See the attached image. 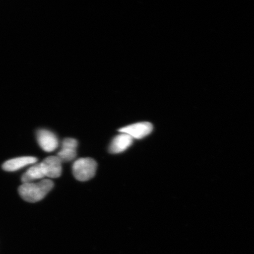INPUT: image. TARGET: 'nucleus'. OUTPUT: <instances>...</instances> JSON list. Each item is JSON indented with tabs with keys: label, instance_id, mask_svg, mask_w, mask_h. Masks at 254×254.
<instances>
[{
	"label": "nucleus",
	"instance_id": "1",
	"mask_svg": "<svg viewBox=\"0 0 254 254\" xmlns=\"http://www.w3.org/2000/svg\"><path fill=\"white\" fill-rule=\"evenodd\" d=\"M54 187L52 180L45 179L37 183H24L19 187L18 192L24 201L36 202L42 200Z\"/></svg>",
	"mask_w": 254,
	"mask_h": 254
},
{
	"label": "nucleus",
	"instance_id": "2",
	"mask_svg": "<svg viewBox=\"0 0 254 254\" xmlns=\"http://www.w3.org/2000/svg\"><path fill=\"white\" fill-rule=\"evenodd\" d=\"M97 164L91 158H79L72 166V172L76 179L79 182H87L95 176Z\"/></svg>",
	"mask_w": 254,
	"mask_h": 254
},
{
	"label": "nucleus",
	"instance_id": "3",
	"mask_svg": "<svg viewBox=\"0 0 254 254\" xmlns=\"http://www.w3.org/2000/svg\"><path fill=\"white\" fill-rule=\"evenodd\" d=\"M153 126L149 122H141L123 127L119 131L131 136L134 139H141L151 133Z\"/></svg>",
	"mask_w": 254,
	"mask_h": 254
},
{
	"label": "nucleus",
	"instance_id": "4",
	"mask_svg": "<svg viewBox=\"0 0 254 254\" xmlns=\"http://www.w3.org/2000/svg\"><path fill=\"white\" fill-rule=\"evenodd\" d=\"M38 142L44 151L52 152L59 146V139L52 131L47 129H41L37 132Z\"/></svg>",
	"mask_w": 254,
	"mask_h": 254
},
{
	"label": "nucleus",
	"instance_id": "5",
	"mask_svg": "<svg viewBox=\"0 0 254 254\" xmlns=\"http://www.w3.org/2000/svg\"><path fill=\"white\" fill-rule=\"evenodd\" d=\"M62 162L56 156H50L44 159L41 163L45 177L56 179L61 176Z\"/></svg>",
	"mask_w": 254,
	"mask_h": 254
},
{
	"label": "nucleus",
	"instance_id": "6",
	"mask_svg": "<svg viewBox=\"0 0 254 254\" xmlns=\"http://www.w3.org/2000/svg\"><path fill=\"white\" fill-rule=\"evenodd\" d=\"M78 145V142L74 138H65L62 143V149L57 154L60 161L62 162H69L74 160L76 157V148Z\"/></svg>",
	"mask_w": 254,
	"mask_h": 254
},
{
	"label": "nucleus",
	"instance_id": "7",
	"mask_svg": "<svg viewBox=\"0 0 254 254\" xmlns=\"http://www.w3.org/2000/svg\"><path fill=\"white\" fill-rule=\"evenodd\" d=\"M133 142V138L128 134L122 133L117 135L111 142L109 152L111 154H119L127 150Z\"/></svg>",
	"mask_w": 254,
	"mask_h": 254
},
{
	"label": "nucleus",
	"instance_id": "8",
	"mask_svg": "<svg viewBox=\"0 0 254 254\" xmlns=\"http://www.w3.org/2000/svg\"><path fill=\"white\" fill-rule=\"evenodd\" d=\"M37 161V158L34 157L16 158L5 162L2 168L6 171H15L28 165L36 163Z\"/></svg>",
	"mask_w": 254,
	"mask_h": 254
},
{
	"label": "nucleus",
	"instance_id": "9",
	"mask_svg": "<svg viewBox=\"0 0 254 254\" xmlns=\"http://www.w3.org/2000/svg\"><path fill=\"white\" fill-rule=\"evenodd\" d=\"M45 177L41 164L35 165L25 172L21 177V182L23 184L30 183L34 180L43 179Z\"/></svg>",
	"mask_w": 254,
	"mask_h": 254
}]
</instances>
